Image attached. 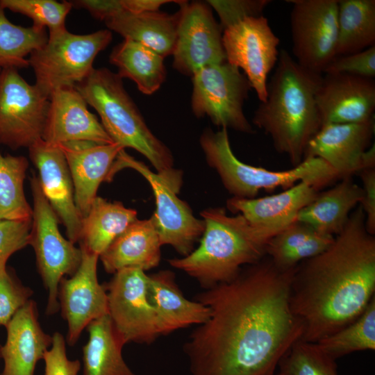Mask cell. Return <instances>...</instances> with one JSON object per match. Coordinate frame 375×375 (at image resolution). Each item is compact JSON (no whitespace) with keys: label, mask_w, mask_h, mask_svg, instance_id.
Wrapping results in <instances>:
<instances>
[{"label":"cell","mask_w":375,"mask_h":375,"mask_svg":"<svg viewBox=\"0 0 375 375\" xmlns=\"http://www.w3.org/2000/svg\"><path fill=\"white\" fill-rule=\"evenodd\" d=\"M295 269H279L265 256L197 295L210 317L183 346L190 375H277L304 331L289 302Z\"/></svg>","instance_id":"obj_1"},{"label":"cell","mask_w":375,"mask_h":375,"mask_svg":"<svg viewBox=\"0 0 375 375\" xmlns=\"http://www.w3.org/2000/svg\"><path fill=\"white\" fill-rule=\"evenodd\" d=\"M374 292L375 237L358 205L331 246L296 267L289 302L304 326L301 340L316 343L347 326Z\"/></svg>","instance_id":"obj_2"},{"label":"cell","mask_w":375,"mask_h":375,"mask_svg":"<svg viewBox=\"0 0 375 375\" xmlns=\"http://www.w3.org/2000/svg\"><path fill=\"white\" fill-rule=\"evenodd\" d=\"M322 74L309 71L285 49L267 85V97L252 122L269 135L275 150L293 166L303 158L306 146L322 126L316 94Z\"/></svg>","instance_id":"obj_3"},{"label":"cell","mask_w":375,"mask_h":375,"mask_svg":"<svg viewBox=\"0 0 375 375\" xmlns=\"http://www.w3.org/2000/svg\"><path fill=\"white\" fill-rule=\"evenodd\" d=\"M201 215L204 231L198 248L168 262L205 289L231 281L242 266L262 259L268 241L276 235L251 224L242 215H228L224 208H207Z\"/></svg>","instance_id":"obj_4"},{"label":"cell","mask_w":375,"mask_h":375,"mask_svg":"<svg viewBox=\"0 0 375 375\" xmlns=\"http://www.w3.org/2000/svg\"><path fill=\"white\" fill-rule=\"evenodd\" d=\"M75 88L87 104L97 112L113 142L138 151L155 167L156 173L181 187V174L173 169L170 150L149 128L117 73L106 67L94 68Z\"/></svg>","instance_id":"obj_5"},{"label":"cell","mask_w":375,"mask_h":375,"mask_svg":"<svg viewBox=\"0 0 375 375\" xmlns=\"http://www.w3.org/2000/svg\"><path fill=\"white\" fill-rule=\"evenodd\" d=\"M200 144L210 167L216 170L226 190L233 197L255 198L259 191L286 190L299 182H306L319 190L340 179L336 172L317 157H305L293 168L275 171L256 167L240 160L233 152L228 129L216 132L206 129Z\"/></svg>","instance_id":"obj_6"},{"label":"cell","mask_w":375,"mask_h":375,"mask_svg":"<svg viewBox=\"0 0 375 375\" xmlns=\"http://www.w3.org/2000/svg\"><path fill=\"white\" fill-rule=\"evenodd\" d=\"M112 39L108 29L85 35L72 33L67 28L49 33L46 44L28 59L35 85L49 98L56 90L75 87L90 74L96 56Z\"/></svg>","instance_id":"obj_7"},{"label":"cell","mask_w":375,"mask_h":375,"mask_svg":"<svg viewBox=\"0 0 375 375\" xmlns=\"http://www.w3.org/2000/svg\"><path fill=\"white\" fill-rule=\"evenodd\" d=\"M30 181L33 207L29 244L34 249L38 269L47 292L46 314L51 315L60 310V282L65 276L76 272L82 252L60 233V221L42 192L38 176L33 174Z\"/></svg>","instance_id":"obj_8"},{"label":"cell","mask_w":375,"mask_h":375,"mask_svg":"<svg viewBox=\"0 0 375 375\" xmlns=\"http://www.w3.org/2000/svg\"><path fill=\"white\" fill-rule=\"evenodd\" d=\"M192 77L194 115L208 117L221 128L254 133L243 111L251 86L238 68L225 62L203 67Z\"/></svg>","instance_id":"obj_9"},{"label":"cell","mask_w":375,"mask_h":375,"mask_svg":"<svg viewBox=\"0 0 375 375\" xmlns=\"http://www.w3.org/2000/svg\"><path fill=\"white\" fill-rule=\"evenodd\" d=\"M124 168L139 172L150 185L156 200V210L151 217L161 245L169 244L185 256L204 231L203 219L194 217L188 204L176 195L179 188L165 177L152 172L143 162L127 154L124 149L117 155L109 172L107 181Z\"/></svg>","instance_id":"obj_10"},{"label":"cell","mask_w":375,"mask_h":375,"mask_svg":"<svg viewBox=\"0 0 375 375\" xmlns=\"http://www.w3.org/2000/svg\"><path fill=\"white\" fill-rule=\"evenodd\" d=\"M103 285L108 313L124 344L131 342L151 344L161 335L158 318L149 297V275L144 271L122 269Z\"/></svg>","instance_id":"obj_11"},{"label":"cell","mask_w":375,"mask_h":375,"mask_svg":"<svg viewBox=\"0 0 375 375\" xmlns=\"http://www.w3.org/2000/svg\"><path fill=\"white\" fill-rule=\"evenodd\" d=\"M49 98L30 85L17 69L0 71V143L28 148L42 139Z\"/></svg>","instance_id":"obj_12"},{"label":"cell","mask_w":375,"mask_h":375,"mask_svg":"<svg viewBox=\"0 0 375 375\" xmlns=\"http://www.w3.org/2000/svg\"><path fill=\"white\" fill-rule=\"evenodd\" d=\"M294 60L323 74L336 57L338 0H289Z\"/></svg>","instance_id":"obj_13"},{"label":"cell","mask_w":375,"mask_h":375,"mask_svg":"<svg viewBox=\"0 0 375 375\" xmlns=\"http://www.w3.org/2000/svg\"><path fill=\"white\" fill-rule=\"evenodd\" d=\"M226 61L242 69L260 102L267 97V77L276 65L279 38L264 16L247 17L223 31Z\"/></svg>","instance_id":"obj_14"},{"label":"cell","mask_w":375,"mask_h":375,"mask_svg":"<svg viewBox=\"0 0 375 375\" xmlns=\"http://www.w3.org/2000/svg\"><path fill=\"white\" fill-rule=\"evenodd\" d=\"M177 3L181 9L172 53L174 68L192 76L203 67L226 62L223 30L208 3L185 1H178Z\"/></svg>","instance_id":"obj_15"},{"label":"cell","mask_w":375,"mask_h":375,"mask_svg":"<svg viewBox=\"0 0 375 375\" xmlns=\"http://www.w3.org/2000/svg\"><path fill=\"white\" fill-rule=\"evenodd\" d=\"M81 264L69 278L59 284L58 299L61 314L67 323V343L73 346L92 321L108 313L106 288L97 278L99 256L83 247Z\"/></svg>","instance_id":"obj_16"},{"label":"cell","mask_w":375,"mask_h":375,"mask_svg":"<svg viewBox=\"0 0 375 375\" xmlns=\"http://www.w3.org/2000/svg\"><path fill=\"white\" fill-rule=\"evenodd\" d=\"M28 149L30 159L38 169L42 192L65 226L68 240L75 244L79 240L82 218L76 207L73 182L65 156L58 144L42 139Z\"/></svg>","instance_id":"obj_17"},{"label":"cell","mask_w":375,"mask_h":375,"mask_svg":"<svg viewBox=\"0 0 375 375\" xmlns=\"http://www.w3.org/2000/svg\"><path fill=\"white\" fill-rule=\"evenodd\" d=\"M316 101L322 126L367 122L374 118V80L347 74H324Z\"/></svg>","instance_id":"obj_18"},{"label":"cell","mask_w":375,"mask_h":375,"mask_svg":"<svg viewBox=\"0 0 375 375\" xmlns=\"http://www.w3.org/2000/svg\"><path fill=\"white\" fill-rule=\"evenodd\" d=\"M374 118L358 124H326L308 143L303 158L324 160L340 179L362 169V160L374 134Z\"/></svg>","instance_id":"obj_19"},{"label":"cell","mask_w":375,"mask_h":375,"mask_svg":"<svg viewBox=\"0 0 375 375\" xmlns=\"http://www.w3.org/2000/svg\"><path fill=\"white\" fill-rule=\"evenodd\" d=\"M49 101L42 135L44 141L53 144L72 141L113 143L75 87L56 90L50 95Z\"/></svg>","instance_id":"obj_20"},{"label":"cell","mask_w":375,"mask_h":375,"mask_svg":"<svg viewBox=\"0 0 375 375\" xmlns=\"http://www.w3.org/2000/svg\"><path fill=\"white\" fill-rule=\"evenodd\" d=\"M58 145L65 156L73 182L76 207L83 219L97 197L100 184L107 181L117 155L124 148L115 142L99 144L87 141Z\"/></svg>","instance_id":"obj_21"},{"label":"cell","mask_w":375,"mask_h":375,"mask_svg":"<svg viewBox=\"0 0 375 375\" xmlns=\"http://www.w3.org/2000/svg\"><path fill=\"white\" fill-rule=\"evenodd\" d=\"M1 348L3 368L0 375H34L38 361L50 348L52 337L42 328L36 303L29 300L6 327Z\"/></svg>","instance_id":"obj_22"},{"label":"cell","mask_w":375,"mask_h":375,"mask_svg":"<svg viewBox=\"0 0 375 375\" xmlns=\"http://www.w3.org/2000/svg\"><path fill=\"white\" fill-rule=\"evenodd\" d=\"M319 190L306 182H299L283 192L260 198L231 197L227 208L242 215L251 224L277 234L295 222L300 210L312 202Z\"/></svg>","instance_id":"obj_23"},{"label":"cell","mask_w":375,"mask_h":375,"mask_svg":"<svg viewBox=\"0 0 375 375\" xmlns=\"http://www.w3.org/2000/svg\"><path fill=\"white\" fill-rule=\"evenodd\" d=\"M149 297L158 318L161 335L191 325H200L210 317L206 306L184 297L174 274L169 270L149 275Z\"/></svg>","instance_id":"obj_24"},{"label":"cell","mask_w":375,"mask_h":375,"mask_svg":"<svg viewBox=\"0 0 375 375\" xmlns=\"http://www.w3.org/2000/svg\"><path fill=\"white\" fill-rule=\"evenodd\" d=\"M158 234L151 217L132 223L99 256L106 272L128 267L147 271L157 267L161 252Z\"/></svg>","instance_id":"obj_25"},{"label":"cell","mask_w":375,"mask_h":375,"mask_svg":"<svg viewBox=\"0 0 375 375\" xmlns=\"http://www.w3.org/2000/svg\"><path fill=\"white\" fill-rule=\"evenodd\" d=\"M339 181L333 187L319 192L314 200L300 210L297 220L324 235L335 237L340 233L353 209L360 204L362 190L352 176Z\"/></svg>","instance_id":"obj_26"},{"label":"cell","mask_w":375,"mask_h":375,"mask_svg":"<svg viewBox=\"0 0 375 375\" xmlns=\"http://www.w3.org/2000/svg\"><path fill=\"white\" fill-rule=\"evenodd\" d=\"M179 12L158 11L133 13L124 11L104 22L108 30L137 42L162 57L172 55Z\"/></svg>","instance_id":"obj_27"},{"label":"cell","mask_w":375,"mask_h":375,"mask_svg":"<svg viewBox=\"0 0 375 375\" xmlns=\"http://www.w3.org/2000/svg\"><path fill=\"white\" fill-rule=\"evenodd\" d=\"M137 219L136 210L97 196L82 219L80 247L99 256Z\"/></svg>","instance_id":"obj_28"},{"label":"cell","mask_w":375,"mask_h":375,"mask_svg":"<svg viewBox=\"0 0 375 375\" xmlns=\"http://www.w3.org/2000/svg\"><path fill=\"white\" fill-rule=\"evenodd\" d=\"M89 337L83 347V375H135L124 361V344L106 314L88 326Z\"/></svg>","instance_id":"obj_29"},{"label":"cell","mask_w":375,"mask_h":375,"mask_svg":"<svg viewBox=\"0 0 375 375\" xmlns=\"http://www.w3.org/2000/svg\"><path fill=\"white\" fill-rule=\"evenodd\" d=\"M334 239L296 220L268 241L265 256L278 268L288 270L325 251Z\"/></svg>","instance_id":"obj_30"},{"label":"cell","mask_w":375,"mask_h":375,"mask_svg":"<svg viewBox=\"0 0 375 375\" xmlns=\"http://www.w3.org/2000/svg\"><path fill=\"white\" fill-rule=\"evenodd\" d=\"M109 61L122 78L131 79L147 95L156 92L166 78L164 57L128 38L113 48Z\"/></svg>","instance_id":"obj_31"},{"label":"cell","mask_w":375,"mask_h":375,"mask_svg":"<svg viewBox=\"0 0 375 375\" xmlns=\"http://www.w3.org/2000/svg\"><path fill=\"white\" fill-rule=\"evenodd\" d=\"M375 45V1L338 0L336 56Z\"/></svg>","instance_id":"obj_32"},{"label":"cell","mask_w":375,"mask_h":375,"mask_svg":"<svg viewBox=\"0 0 375 375\" xmlns=\"http://www.w3.org/2000/svg\"><path fill=\"white\" fill-rule=\"evenodd\" d=\"M4 10L0 1V68H26L29 62L26 57L47 42L46 28L14 24Z\"/></svg>","instance_id":"obj_33"},{"label":"cell","mask_w":375,"mask_h":375,"mask_svg":"<svg viewBox=\"0 0 375 375\" xmlns=\"http://www.w3.org/2000/svg\"><path fill=\"white\" fill-rule=\"evenodd\" d=\"M28 167L25 157L0 152V221L32 219L33 208L24 190Z\"/></svg>","instance_id":"obj_34"},{"label":"cell","mask_w":375,"mask_h":375,"mask_svg":"<svg viewBox=\"0 0 375 375\" xmlns=\"http://www.w3.org/2000/svg\"><path fill=\"white\" fill-rule=\"evenodd\" d=\"M316 344L328 356L338 358L353 352L375 349V297L353 322Z\"/></svg>","instance_id":"obj_35"},{"label":"cell","mask_w":375,"mask_h":375,"mask_svg":"<svg viewBox=\"0 0 375 375\" xmlns=\"http://www.w3.org/2000/svg\"><path fill=\"white\" fill-rule=\"evenodd\" d=\"M277 375H338L336 360L316 343L299 340L281 359Z\"/></svg>","instance_id":"obj_36"},{"label":"cell","mask_w":375,"mask_h":375,"mask_svg":"<svg viewBox=\"0 0 375 375\" xmlns=\"http://www.w3.org/2000/svg\"><path fill=\"white\" fill-rule=\"evenodd\" d=\"M4 9L24 15L33 26L48 28L49 33L66 29L65 19L72 8L69 1L0 0Z\"/></svg>","instance_id":"obj_37"},{"label":"cell","mask_w":375,"mask_h":375,"mask_svg":"<svg viewBox=\"0 0 375 375\" xmlns=\"http://www.w3.org/2000/svg\"><path fill=\"white\" fill-rule=\"evenodd\" d=\"M33 295L7 267L0 271V326L6 327L12 317Z\"/></svg>","instance_id":"obj_38"},{"label":"cell","mask_w":375,"mask_h":375,"mask_svg":"<svg viewBox=\"0 0 375 375\" xmlns=\"http://www.w3.org/2000/svg\"><path fill=\"white\" fill-rule=\"evenodd\" d=\"M220 19V26L224 31L238 22L250 17L262 15L269 0H221L208 1Z\"/></svg>","instance_id":"obj_39"},{"label":"cell","mask_w":375,"mask_h":375,"mask_svg":"<svg viewBox=\"0 0 375 375\" xmlns=\"http://www.w3.org/2000/svg\"><path fill=\"white\" fill-rule=\"evenodd\" d=\"M32 219L0 221V271L8 258L29 244Z\"/></svg>","instance_id":"obj_40"},{"label":"cell","mask_w":375,"mask_h":375,"mask_svg":"<svg viewBox=\"0 0 375 375\" xmlns=\"http://www.w3.org/2000/svg\"><path fill=\"white\" fill-rule=\"evenodd\" d=\"M347 74L373 78L375 76V45L361 51L336 56L323 74Z\"/></svg>","instance_id":"obj_41"},{"label":"cell","mask_w":375,"mask_h":375,"mask_svg":"<svg viewBox=\"0 0 375 375\" xmlns=\"http://www.w3.org/2000/svg\"><path fill=\"white\" fill-rule=\"evenodd\" d=\"M51 337V345L43 358L44 375H77L81 369L80 361L67 358L62 335L56 332Z\"/></svg>","instance_id":"obj_42"},{"label":"cell","mask_w":375,"mask_h":375,"mask_svg":"<svg viewBox=\"0 0 375 375\" xmlns=\"http://www.w3.org/2000/svg\"><path fill=\"white\" fill-rule=\"evenodd\" d=\"M358 174L362 183V198L360 203L365 217L367 231L375 234V168L365 169Z\"/></svg>","instance_id":"obj_43"},{"label":"cell","mask_w":375,"mask_h":375,"mask_svg":"<svg viewBox=\"0 0 375 375\" xmlns=\"http://www.w3.org/2000/svg\"><path fill=\"white\" fill-rule=\"evenodd\" d=\"M72 8L84 9L101 21H106L126 11L122 0H74L69 1Z\"/></svg>","instance_id":"obj_44"},{"label":"cell","mask_w":375,"mask_h":375,"mask_svg":"<svg viewBox=\"0 0 375 375\" xmlns=\"http://www.w3.org/2000/svg\"><path fill=\"white\" fill-rule=\"evenodd\" d=\"M169 0H122L126 11L133 13L153 12L159 10L160 7Z\"/></svg>","instance_id":"obj_45"},{"label":"cell","mask_w":375,"mask_h":375,"mask_svg":"<svg viewBox=\"0 0 375 375\" xmlns=\"http://www.w3.org/2000/svg\"><path fill=\"white\" fill-rule=\"evenodd\" d=\"M362 169L375 168V147L374 143L364 153L362 160Z\"/></svg>","instance_id":"obj_46"},{"label":"cell","mask_w":375,"mask_h":375,"mask_svg":"<svg viewBox=\"0 0 375 375\" xmlns=\"http://www.w3.org/2000/svg\"><path fill=\"white\" fill-rule=\"evenodd\" d=\"M1 345L0 344V358H1Z\"/></svg>","instance_id":"obj_47"},{"label":"cell","mask_w":375,"mask_h":375,"mask_svg":"<svg viewBox=\"0 0 375 375\" xmlns=\"http://www.w3.org/2000/svg\"><path fill=\"white\" fill-rule=\"evenodd\" d=\"M1 69L0 68V71H1Z\"/></svg>","instance_id":"obj_48"}]
</instances>
